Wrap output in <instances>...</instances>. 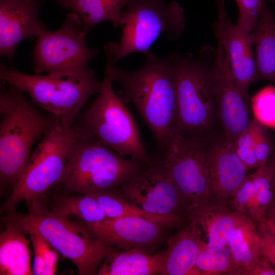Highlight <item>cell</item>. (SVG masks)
I'll return each instance as SVG.
<instances>
[{"instance_id": "18", "label": "cell", "mask_w": 275, "mask_h": 275, "mask_svg": "<svg viewBox=\"0 0 275 275\" xmlns=\"http://www.w3.org/2000/svg\"><path fill=\"white\" fill-rule=\"evenodd\" d=\"M248 217L229 204L213 201L188 215L196 224L206 248L228 245L235 229Z\"/></svg>"}, {"instance_id": "4", "label": "cell", "mask_w": 275, "mask_h": 275, "mask_svg": "<svg viewBox=\"0 0 275 275\" xmlns=\"http://www.w3.org/2000/svg\"><path fill=\"white\" fill-rule=\"evenodd\" d=\"M216 54V49L206 46L196 57L190 52L167 56L177 95L176 133L193 138L210 125L215 108L213 74Z\"/></svg>"}, {"instance_id": "8", "label": "cell", "mask_w": 275, "mask_h": 275, "mask_svg": "<svg viewBox=\"0 0 275 275\" xmlns=\"http://www.w3.org/2000/svg\"><path fill=\"white\" fill-rule=\"evenodd\" d=\"M185 24L184 11L176 2L129 0L121 14L115 62L132 53L145 56L162 33L171 41L177 40Z\"/></svg>"}, {"instance_id": "36", "label": "cell", "mask_w": 275, "mask_h": 275, "mask_svg": "<svg viewBox=\"0 0 275 275\" xmlns=\"http://www.w3.org/2000/svg\"><path fill=\"white\" fill-rule=\"evenodd\" d=\"M243 275H275V267L261 254L259 258L244 271Z\"/></svg>"}, {"instance_id": "2", "label": "cell", "mask_w": 275, "mask_h": 275, "mask_svg": "<svg viewBox=\"0 0 275 275\" xmlns=\"http://www.w3.org/2000/svg\"><path fill=\"white\" fill-rule=\"evenodd\" d=\"M0 115L1 189L11 188L13 191L24 172L34 144L62 123L55 115L36 108L21 90L3 84Z\"/></svg>"}, {"instance_id": "20", "label": "cell", "mask_w": 275, "mask_h": 275, "mask_svg": "<svg viewBox=\"0 0 275 275\" xmlns=\"http://www.w3.org/2000/svg\"><path fill=\"white\" fill-rule=\"evenodd\" d=\"M4 222L6 228L0 235V274H33L26 234L14 224Z\"/></svg>"}, {"instance_id": "22", "label": "cell", "mask_w": 275, "mask_h": 275, "mask_svg": "<svg viewBox=\"0 0 275 275\" xmlns=\"http://www.w3.org/2000/svg\"><path fill=\"white\" fill-rule=\"evenodd\" d=\"M258 80L275 84V16L263 2L258 23L251 32Z\"/></svg>"}, {"instance_id": "31", "label": "cell", "mask_w": 275, "mask_h": 275, "mask_svg": "<svg viewBox=\"0 0 275 275\" xmlns=\"http://www.w3.org/2000/svg\"><path fill=\"white\" fill-rule=\"evenodd\" d=\"M258 124L253 119L247 128L231 142L234 151L248 171L259 167L254 151Z\"/></svg>"}, {"instance_id": "25", "label": "cell", "mask_w": 275, "mask_h": 275, "mask_svg": "<svg viewBox=\"0 0 275 275\" xmlns=\"http://www.w3.org/2000/svg\"><path fill=\"white\" fill-rule=\"evenodd\" d=\"M48 207L61 215L69 218L71 216L76 217L85 225L107 219L92 194L56 195L52 204Z\"/></svg>"}, {"instance_id": "17", "label": "cell", "mask_w": 275, "mask_h": 275, "mask_svg": "<svg viewBox=\"0 0 275 275\" xmlns=\"http://www.w3.org/2000/svg\"><path fill=\"white\" fill-rule=\"evenodd\" d=\"M211 199L229 204L248 175L246 167L234 151L232 143L226 141L209 148Z\"/></svg>"}, {"instance_id": "6", "label": "cell", "mask_w": 275, "mask_h": 275, "mask_svg": "<svg viewBox=\"0 0 275 275\" xmlns=\"http://www.w3.org/2000/svg\"><path fill=\"white\" fill-rule=\"evenodd\" d=\"M145 164L135 158H124L95 138H76L69 150L63 190L77 195L115 189Z\"/></svg>"}, {"instance_id": "23", "label": "cell", "mask_w": 275, "mask_h": 275, "mask_svg": "<svg viewBox=\"0 0 275 275\" xmlns=\"http://www.w3.org/2000/svg\"><path fill=\"white\" fill-rule=\"evenodd\" d=\"M107 218L132 216L144 218L163 227H180L188 219L148 213L128 203L114 189L91 194Z\"/></svg>"}, {"instance_id": "38", "label": "cell", "mask_w": 275, "mask_h": 275, "mask_svg": "<svg viewBox=\"0 0 275 275\" xmlns=\"http://www.w3.org/2000/svg\"><path fill=\"white\" fill-rule=\"evenodd\" d=\"M263 219L269 221L275 225V200L269 207Z\"/></svg>"}, {"instance_id": "1", "label": "cell", "mask_w": 275, "mask_h": 275, "mask_svg": "<svg viewBox=\"0 0 275 275\" xmlns=\"http://www.w3.org/2000/svg\"><path fill=\"white\" fill-rule=\"evenodd\" d=\"M117 49L114 42L105 44V71L121 85L124 97L133 103L162 153L176 133L177 119L175 85L168 57L149 51L140 69L127 71L115 66Z\"/></svg>"}, {"instance_id": "24", "label": "cell", "mask_w": 275, "mask_h": 275, "mask_svg": "<svg viewBox=\"0 0 275 275\" xmlns=\"http://www.w3.org/2000/svg\"><path fill=\"white\" fill-rule=\"evenodd\" d=\"M228 246L238 267L236 275H243L261 256L256 222L248 217L233 232Z\"/></svg>"}, {"instance_id": "40", "label": "cell", "mask_w": 275, "mask_h": 275, "mask_svg": "<svg viewBox=\"0 0 275 275\" xmlns=\"http://www.w3.org/2000/svg\"><path fill=\"white\" fill-rule=\"evenodd\" d=\"M64 7L67 9H70V7L77 0H57Z\"/></svg>"}, {"instance_id": "12", "label": "cell", "mask_w": 275, "mask_h": 275, "mask_svg": "<svg viewBox=\"0 0 275 275\" xmlns=\"http://www.w3.org/2000/svg\"><path fill=\"white\" fill-rule=\"evenodd\" d=\"M116 192L128 203L148 213L188 218L187 204L163 163L151 158Z\"/></svg>"}, {"instance_id": "14", "label": "cell", "mask_w": 275, "mask_h": 275, "mask_svg": "<svg viewBox=\"0 0 275 275\" xmlns=\"http://www.w3.org/2000/svg\"><path fill=\"white\" fill-rule=\"evenodd\" d=\"M215 108L227 140L233 142L252 120L247 101L237 90L222 45L218 42L213 74Z\"/></svg>"}, {"instance_id": "34", "label": "cell", "mask_w": 275, "mask_h": 275, "mask_svg": "<svg viewBox=\"0 0 275 275\" xmlns=\"http://www.w3.org/2000/svg\"><path fill=\"white\" fill-rule=\"evenodd\" d=\"M267 127L259 123L254 151L259 167L265 164L273 152V145Z\"/></svg>"}, {"instance_id": "19", "label": "cell", "mask_w": 275, "mask_h": 275, "mask_svg": "<svg viewBox=\"0 0 275 275\" xmlns=\"http://www.w3.org/2000/svg\"><path fill=\"white\" fill-rule=\"evenodd\" d=\"M205 248L196 224L188 218L169 240L159 274H190L199 253Z\"/></svg>"}, {"instance_id": "43", "label": "cell", "mask_w": 275, "mask_h": 275, "mask_svg": "<svg viewBox=\"0 0 275 275\" xmlns=\"http://www.w3.org/2000/svg\"><path fill=\"white\" fill-rule=\"evenodd\" d=\"M236 3L239 1V0H235Z\"/></svg>"}, {"instance_id": "30", "label": "cell", "mask_w": 275, "mask_h": 275, "mask_svg": "<svg viewBox=\"0 0 275 275\" xmlns=\"http://www.w3.org/2000/svg\"><path fill=\"white\" fill-rule=\"evenodd\" d=\"M229 205L233 209L249 216L256 222L262 220L251 175L246 176Z\"/></svg>"}, {"instance_id": "9", "label": "cell", "mask_w": 275, "mask_h": 275, "mask_svg": "<svg viewBox=\"0 0 275 275\" xmlns=\"http://www.w3.org/2000/svg\"><path fill=\"white\" fill-rule=\"evenodd\" d=\"M76 138L72 127L59 124L42 138L30 155L24 172L1 211L15 210L22 201L43 198L53 185L62 183L66 171L69 150Z\"/></svg>"}, {"instance_id": "28", "label": "cell", "mask_w": 275, "mask_h": 275, "mask_svg": "<svg viewBox=\"0 0 275 275\" xmlns=\"http://www.w3.org/2000/svg\"><path fill=\"white\" fill-rule=\"evenodd\" d=\"M28 234L34 252L33 274H55L59 259V253L38 232L33 231Z\"/></svg>"}, {"instance_id": "26", "label": "cell", "mask_w": 275, "mask_h": 275, "mask_svg": "<svg viewBox=\"0 0 275 275\" xmlns=\"http://www.w3.org/2000/svg\"><path fill=\"white\" fill-rule=\"evenodd\" d=\"M128 1L77 0L69 9L79 16L88 33L95 25L107 20L120 27L123 9Z\"/></svg>"}, {"instance_id": "42", "label": "cell", "mask_w": 275, "mask_h": 275, "mask_svg": "<svg viewBox=\"0 0 275 275\" xmlns=\"http://www.w3.org/2000/svg\"><path fill=\"white\" fill-rule=\"evenodd\" d=\"M270 1L275 5V0H270Z\"/></svg>"}, {"instance_id": "3", "label": "cell", "mask_w": 275, "mask_h": 275, "mask_svg": "<svg viewBox=\"0 0 275 275\" xmlns=\"http://www.w3.org/2000/svg\"><path fill=\"white\" fill-rule=\"evenodd\" d=\"M28 203V213L14 210L7 213L3 221L14 224L26 234L39 233L75 264L79 274H96L104 259L116 251L95 237L85 225L53 211L42 199Z\"/></svg>"}, {"instance_id": "35", "label": "cell", "mask_w": 275, "mask_h": 275, "mask_svg": "<svg viewBox=\"0 0 275 275\" xmlns=\"http://www.w3.org/2000/svg\"><path fill=\"white\" fill-rule=\"evenodd\" d=\"M256 223L260 252L275 267V233L260 223Z\"/></svg>"}, {"instance_id": "32", "label": "cell", "mask_w": 275, "mask_h": 275, "mask_svg": "<svg viewBox=\"0 0 275 275\" xmlns=\"http://www.w3.org/2000/svg\"><path fill=\"white\" fill-rule=\"evenodd\" d=\"M251 176L253 181L255 196L262 220L269 207L275 200L266 163L259 167Z\"/></svg>"}, {"instance_id": "5", "label": "cell", "mask_w": 275, "mask_h": 275, "mask_svg": "<svg viewBox=\"0 0 275 275\" xmlns=\"http://www.w3.org/2000/svg\"><path fill=\"white\" fill-rule=\"evenodd\" d=\"M113 82L105 71L97 97L72 126L76 138H95L122 156L148 163L151 157L131 113L115 93Z\"/></svg>"}, {"instance_id": "41", "label": "cell", "mask_w": 275, "mask_h": 275, "mask_svg": "<svg viewBox=\"0 0 275 275\" xmlns=\"http://www.w3.org/2000/svg\"><path fill=\"white\" fill-rule=\"evenodd\" d=\"M29 1H32V2H38V0H26Z\"/></svg>"}, {"instance_id": "11", "label": "cell", "mask_w": 275, "mask_h": 275, "mask_svg": "<svg viewBox=\"0 0 275 275\" xmlns=\"http://www.w3.org/2000/svg\"><path fill=\"white\" fill-rule=\"evenodd\" d=\"M209 149L199 139L176 133L161 153L164 166L184 198L189 213L210 201Z\"/></svg>"}, {"instance_id": "33", "label": "cell", "mask_w": 275, "mask_h": 275, "mask_svg": "<svg viewBox=\"0 0 275 275\" xmlns=\"http://www.w3.org/2000/svg\"><path fill=\"white\" fill-rule=\"evenodd\" d=\"M265 0H239L237 2L239 15L237 24L252 32L256 28Z\"/></svg>"}, {"instance_id": "13", "label": "cell", "mask_w": 275, "mask_h": 275, "mask_svg": "<svg viewBox=\"0 0 275 275\" xmlns=\"http://www.w3.org/2000/svg\"><path fill=\"white\" fill-rule=\"evenodd\" d=\"M224 2L217 0L219 14L214 32L224 48L233 81L241 95L249 101L250 86L258 80L251 32L227 18Z\"/></svg>"}, {"instance_id": "15", "label": "cell", "mask_w": 275, "mask_h": 275, "mask_svg": "<svg viewBox=\"0 0 275 275\" xmlns=\"http://www.w3.org/2000/svg\"><path fill=\"white\" fill-rule=\"evenodd\" d=\"M38 2L0 0V54L11 59L22 40L38 37L46 29L40 20Z\"/></svg>"}, {"instance_id": "29", "label": "cell", "mask_w": 275, "mask_h": 275, "mask_svg": "<svg viewBox=\"0 0 275 275\" xmlns=\"http://www.w3.org/2000/svg\"><path fill=\"white\" fill-rule=\"evenodd\" d=\"M254 119L261 124L275 129V86L270 84L251 98Z\"/></svg>"}, {"instance_id": "21", "label": "cell", "mask_w": 275, "mask_h": 275, "mask_svg": "<svg viewBox=\"0 0 275 275\" xmlns=\"http://www.w3.org/2000/svg\"><path fill=\"white\" fill-rule=\"evenodd\" d=\"M163 256V253L151 254L140 248L115 251L104 259L96 274H159Z\"/></svg>"}, {"instance_id": "7", "label": "cell", "mask_w": 275, "mask_h": 275, "mask_svg": "<svg viewBox=\"0 0 275 275\" xmlns=\"http://www.w3.org/2000/svg\"><path fill=\"white\" fill-rule=\"evenodd\" d=\"M0 78L26 92L34 103L57 116L66 128L72 127L89 99L102 86L92 69L78 75H42L24 73L1 63Z\"/></svg>"}, {"instance_id": "37", "label": "cell", "mask_w": 275, "mask_h": 275, "mask_svg": "<svg viewBox=\"0 0 275 275\" xmlns=\"http://www.w3.org/2000/svg\"><path fill=\"white\" fill-rule=\"evenodd\" d=\"M266 168L275 196V151H273L267 162Z\"/></svg>"}, {"instance_id": "27", "label": "cell", "mask_w": 275, "mask_h": 275, "mask_svg": "<svg viewBox=\"0 0 275 275\" xmlns=\"http://www.w3.org/2000/svg\"><path fill=\"white\" fill-rule=\"evenodd\" d=\"M238 267L228 245L207 248L199 253L190 274L236 275Z\"/></svg>"}, {"instance_id": "39", "label": "cell", "mask_w": 275, "mask_h": 275, "mask_svg": "<svg viewBox=\"0 0 275 275\" xmlns=\"http://www.w3.org/2000/svg\"><path fill=\"white\" fill-rule=\"evenodd\" d=\"M258 223L261 224L267 229L275 233V225L271 222L266 219H262Z\"/></svg>"}, {"instance_id": "10", "label": "cell", "mask_w": 275, "mask_h": 275, "mask_svg": "<svg viewBox=\"0 0 275 275\" xmlns=\"http://www.w3.org/2000/svg\"><path fill=\"white\" fill-rule=\"evenodd\" d=\"M87 35L79 16L73 12L58 30H46L37 37L33 52L35 73L78 75L90 71L88 64L98 51L87 46Z\"/></svg>"}, {"instance_id": "16", "label": "cell", "mask_w": 275, "mask_h": 275, "mask_svg": "<svg viewBox=\"0 0 275 275\" xmlns=\"http://www.w3.org/2000/svg\"><path fill=\"white\" fill-rule=\"evenodd\" d=\"M86 226L106 244L125 250H145L152 246L161 238L163 227L148 219L132 216L107 218Z\"/></svg>"}]
</instances>
